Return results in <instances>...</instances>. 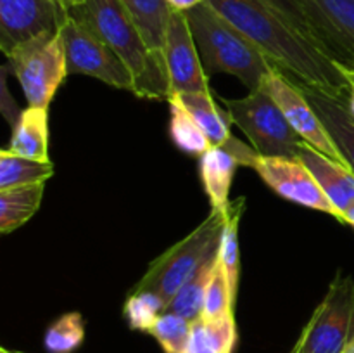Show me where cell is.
Segmentation results:
<instances>
[{
    "instance_id": "cell-1",
    "label": "cell",
    "mask_w": 354,
    "mask_h": 353,
    "mask_svg": "<svg viewBox=\"0 0 354 353\" xmlns=\"http://www.w3.org/2000/svg\"><path fill=\"white\" fill-rule=\"evenodd\" d=\"M214 10L241 30L270 64L289 78L297 89L313 90L348 102L349 85L339 62L299 31L290 28L275 12L258 0H204Z\"/></svg>"
},
{
    "instance_id": "cell-2",
    "label": "cell",
    "mask_w": 354,
    "mask_h": 353,
    "mask_svg": "<svg viewBox=\"0 0 354 353\" xmlns=\"http://www.w3.org/2000/svg\"><path fill=\"white\" fill-rule=\"evenodd\" d=\"M68 14L123 59L135 78V96L169 99L165 59L147 47L123 0H83Z\"/></svg>"
},
{
    "instance_id": "cell-3",
    "label": "cell",
    "mask_w": 354,
    "mask_h": 353,
    "mask_svg": "<svg viewBox=\"0 0 354 353\" xmlns=\"http://www.w3.org/2000/svg\"><path fill=\"white\" fill-rule=\"evenodd\" d=\"M185 14L207 76L228 73L237 76L249 92L263 89L273 66L241 30L207 2L199 3Z\"/></svg>"
},
{
    "instance_id": "cell-4",
    "label": "cell",
    "mask_w": 354,
    "mask_h": 353,
    "mask_svg": "<svg viewBox=\"0 0 354 353\" xmlns=\"http://www.w3.org/2000/svg\"><path fill=\"white\" fill-rule=\"evenodd\" d=\"M225 211L211 210L209 217L199 227L158 256L131 293L158 294L168 310L175 294L185 286L187 280L201 269L203 263L220 251Z\"/></svg>"
},
{
    "instance_id": "cell-5",
    "label": "cell",
    "mask_w": 354,
    "mask_h": 353,
    "mask_svg": "<svg viewBox=\"0 0 354 353\" xmlns=\"http://www.w3.org/2000/svg\"><path fill=\"white\" fill-rule=\"evenodd\" d=\"M235 127L249 138L258 154L296 158L303 138L266 89L249 92L242 99H221Z\"/></svg>"
},
{
    "instance_id": "cell-6",
    "label": "cell",
    "mask_w": 354,
    "mask_h": 353,
    "mask_svg": "<svg viewBox=\"0 0 354 353\" xmlns=\"http://www.w3.org/2000/svg\"><path fill=\"white\" fill-rule=\"evenodd\" d=\"M354 338V279L337 275L290 353H342Z\"/></svg>"
},
{
    "instance_id": "cell-7",
    "label": "cell",
    "mask_w": 354,
    "mask_h": 353,
    "mask_svg": "<svg viewBox=\"0 0 354 353\" xmlns=\"http://www.w3.org/2000/svg\"><path fill=\"white\" fill-rule=\"evenodd\" d=\"M7 59L28 104L48 109L55 92L69 75L61 35L37 38L14 51Z\"/></svg>"
},
{
    "instance_id": "cell-8",
    "label": "cell",
    "mask_w": 354,
    "mask_h": 353,
    "mask_svg": "<svg viewBox=\"0 0 354 353\" xmlns=\"http://www.w3.org/2000/svg\"><path fill=\"white\" fill-rule=\"evenodd\" d=\"M66 52L69 75H86L100 80L114 89L135 93V78L123 59L88 28L68 16L59 28Z\"/></svg>"
},
{
    "instance_id": "cell-9",
    "label": "cell",
    "mask_w": 354,
    "mask_h": 353,
    "mask_svg": "<svg viewBox=\"0 0 354 353\" xmlns=\"http://www.w3.org/2000/svg\"><path fill=\"white\" fill-rule=\"evenodd\" d=\"M244 165L251 166L261 176L263 182L283 199L292 201L299 206L311 208V210L324 211L341 221V213L328 201L306 165L297 158L261 156L252 151Z\"/></svg>"
},
{
    "instance_id": "cell-10",
    "label": "cell",
    "mask_w": 354,
    "mask_h": 353,
    "mask_svg": "<svg viewBox=\"0 0 354 353\" xmlns=\"http://www.w3.org/2000/svg\"><path fill=\"white\" fill-rule=\"evenodd\" d=\"M68 16L57 0H0V48L9 57L37 38L59 33Z\"/></svg>"
},
{
    "instance_id": "cell-11",
    "label": "cell",
    "mask_w": 354,
    "mask_h": 353,
    "mask_svg": "<svg viewBox=\"0 0 354 353\" xmlns=\"http://www.w3.org/2000/svg\"><path fill=\"white\" fill-rule=\"evenodd\" d=\"M263 87H265L266 92L273 97V100L279 104L280 109L283 111L290 127L296 130V134L299 135L308 145H311V147L317 149L318 152L328 156V158H332L334 161L341 163V165L348 166V168L351 170L348 159L344 158L341 149L337 147L334 138L330 137L328 130L325 128L324 121L320 120V116H318L317 111L313 109L310 100L304 97L303 90L297 89L289 78H286V76L275 68H273V71L266 76L265 85Z\"/></svg>"
},
{
    "instance_id": "cell-12",
    "label": "cell",
    "mask_w": 354,
    "mask_h": 353,
    "mask_svg": "<svg viewBox=\"0 0 354 353\" xmlns=\"http://www.w3.org/2000/svg\"><path fill=\"white\" fill-rule=\"evenodd\" d=\"M339 64L354 68V45L313 0H258Z\"/></svg>"
},
{
    "instance_id": "cell-13",
    "label": "cell",
    "mask_w": 354,
    "mask_h": 353,
    "mask_svg": "<svg viewBox=\"0 0 354 353\" xmlns=\"http://www.w3.org/2000/svg\"><path fill=\"white\" fill-rule=\"evenodd\" d=\"M162 55H165L171 96L173 93L211 92L209 76L203 68L199 48L194 40L185 12L171 10L168 28H166Z\"/></svg>"
},
{
    "instance_id": "cell-14",
    "label": "cell",
    "mask_w": 354,
    "mask_h": 353,
    "mask_svg": "<svg viewBox=\"0 0 354 353\" xmlns=\"http://www.w3.org/2000/svg\"><path fill=\"white\" fill-rule=\"evenodd\" d=\"M296 158L306 165L325 196L341 213L342 221V213L354 203V173L348 166L322 154L306 142H303L301 147L297 149Z\"/></svg>"
},
{
    "instance_id": "cell-15",
    "label": "cell",
    "mask_w": 354,
    "mask_h": 353,
    "mask_svg": "<svg viewBox=\"0 0 354 353\" xmlns=\"http://www.w3.org/2000/svg\"><path fill=\"white\" fill-rule=\"evenodd\" d=\"M239 165L241 163L237 156L228 147H211L201 156V180L213 210L225 211L230 204L228 194H230L235 168Z\"/></svg>"
},
{
    "instance_id": "cell-16",
    "label": "cell",
    "mask_w": 354,
    "mask_h": 353,
    "mask_svg": "<svg viewBox=\"0 0 354 353\" xmlns=\"http://www.w3.org/2000/svg\"><path fill=\"white\" fill-rule=\"evenodd\" d=\"M48 109L26 107L10 135L9 151L37 161H50L48 158Z\"/></svg>"
},
{
    "instance_id": "cell-17",
    "label": "cell",
    "mask_w": 354,
    "mask_h": 353,
    "mask_svg": "<svg viewBox=\"0 0 354 353\" xmlns=\"http://www.w3.org/2000/svg\"><path fill=\"white\" fill-rule=\"evenodd\" d=\"M303 93L354 172V116L349 113L348 106L313 90H303Z\"/></svg>"
},
{
    "instance_id": "cell-18",
    "label": "cell",
    "mask_w": 354,
    "mask_h": 353,
    "mask_svg": "<svg viewBox=\"0 0 354 353\" xmlns=\"http://www.w3.org/2000/svg\"><path fill=\"white\" fill-rule=\"evenodd\" d=\"M187 113L194 118L197 125L203 128L206 137L213 144V147H223L232 138L230 135V114L221 111L211 97V92H189L173 93Z\"/></svg>"
},
{
    "instance_id": "cell-19",
    "label": "cell",
    "mask_w": 354,
    "mask_h": 353,
    "mask_svg": "<svg viewBox=\"0 0 354 353\" xmlns=\"http://www.w3.org/2000/svg\"><path fill=\"white\" fill-rule=\"evenodd\" d=\"M237 343L234 314L216 320L199 317L192 322L185 353H232Z\"/></svg>"
},
{
    "instance_id": "cell-20",
    "label": "cell",
    "mask_w": 354,
    "mask_h": 353,
    "mask_svg": "<svg viewBox=\"0 0 354 353\" xmlns=\"http://www.w3.org/2000/svg\"><path fill=\"white\" fill-rule=\"evenodd\" d=\"M44 183L12 187L0 190V232L10 234L26 224L44 199Z\"/></svg>"
},
{
    "instance_id": "cell-21",
    "label": "cell",
    "mask_w": 354,
    "mask_h": 353,
    "mask_svg": "<svg viewBox=\"0 0 354 353\" xmlns=\"http://www.w3.org/2000/svg\"><path fill=\"white\" fill-rule=\"evenodd\" d=\"M123 3L137 23L147 47L156 55L165 59L162 47H165L166 28L171 16L168 3L165 0H123Z\"/></svg>"
},
{
    "instance_id": "cell-22",
    "label": "cell",
    "mask_w": 354,
    "mask_h": 353,
    "mask_svg": "<svg viewBox=\"0 0 354 353\" xmlns=\"http://www.w3.org/2000/svg\"><path fill=\"white\" fill-rule=\"evenodd\" d=\"M54 175L52 161H37L14 154L9 149L0 151V190L12 187L31 185V183H45Z\"/></svg>"
},
{
    "instance_id": "cell-23",
    "label": "cell",
    "mask_w": 354,
    "mask_h": 353,
    "mask_svg": "<svg viewBox=\"0 0 354 353\" xmlns=\"http://www.w3.org/2000/svg\"><path fill=\"white\" fill-rule=\"evenodd\" d=\"M218 253L211 256L206 263H203L201 269L187 280L185 286L175 294V298H173L168 307L169 311H175V314L182 315V317H185L190 322L197 320L201 317V314H203L204 296H206L207 286H209V280L213 277L214 269H216Z\"/></svg>"
},
{
    "instance_id": "cell-24",
    "label": "cell",
    "mask_w": 354,
    "mask_h": 353,
    "mask_svg": "<svg viewBox=\"0 0 354 353\" xmlns=\"http://www.w3.org/2000/svg\"><path fill=\"white\" fill-rule=\"evenodd\" d=\"M244 211V197L228 204L225 211V227L220 242V260L227 272L232 293L237 298L239 277H241V251H239V221Z\"/></svg>"
},
{
    "instance_id": "cell-25",
    "label": "cell",
    "mask_w": 354,
    "mask_h": 353,
    "mask_svg": "<svg viewBox=\"0 0 354 353\" xmlns=\"http://www.w3.org/2000/svg\"><path fill=\"white\" fill-rule=\"evenodd\" d=\"M168 104L169 113H171V118H169V135H171L176 147L192 156H203L204 152L209 151L213 144L206 137L203 128L187 113L185 107L175 97H169Z\"/></svg>"
},
{
    "instance_id": "cell-26",
    "label": "cell",
    "mask_w": 354,
    "mask_h": 353,
    "mask_svg": "<svg viewBox=\"0 0 354 353\" xmlns=\"http://www.w3.org/2000/svg\"><path fill=\"white\" fill-rule=\"evenodd\" d=\"M85 339V322L78 311H68L61 315L44 338L45 350L48 353H73Z\"/></svg>"
},
{
    "instance_id": "cell-27",
    "label": "cell",
    "mask_w": 354,
    "mask_h": 353,
    "mask_svg": "<svg viewBox=\"0 0 354 353\" xmlns=\"http://www.w3.org/2000/svg\"><path fill=\"white\" fill-rule=\"evenodd\" d=\"M192 322L175 311H162L149 329V334L161 345L165 353H185Z\"/></svg>"
},
{
    "instance_id": "cell-28",
    "label": "cell",
    "mask_w": 354,
    "mask_h": 353,
    "mask_svg": "<svg viewBox=\"0 0 354 353\" xmlns=\"http://www.w3.org/2000/svg\"><path fill=\"white\" fill-rule=\"evenodd\" d=\"M234 303L235 296L232 293L227 272H225L223 265H221L220 253H218L216 269H214L209 286H207L206 296H204L201 317L206 318V320H216V318L227 317V315L234 314Z\"/></svg>"
},
{
    "instance_id": "cell-29",
    "label": "cell",
    "mask_w": 354,
    "mask_h": 353,
    "mask_svg": "<svg viewBox=\"0 0 354 353\" xmlns=\"http://www.w3.org/2000/svg\"><path fill=\"white\" fill-rule=\"evenodd\" d=\"M162 311H166L165 301L154 293H131L123 308L128 325L142 332H149Z\"/></svg>"
},
{
    "instance_id": "cell-30",
    "label": "cell",
    "mask_w": 354,
    "mask_h": 353,
    "mask_svg": "<svg viewBox=\"0 0 354 353\" xmlns=\"http://www.w3.org/2000/svg\"><path fill=\"white\" fill-rule=\"evenodd\" d=\"M354 45V0H313Z\"/></svg>"
},
{
    "instance_id": "cell-31",
    "label": "cell",
    "mask_w": 354,
    "mask_h": 353,
    "mask_svg": "<svg viewBox=\"0 0 354 353\" xmlns=\"http://www.w3.org/2000/svg\"><path fill=\"white\" fill-rule=\"evenodd\" d=\"M341 69H342V75H344L346 82H348V85H349L348 102H346V106H348L349 113L354 116V68H348V66L342 64Z\"/></svg>"
},
{
    "instance_id": "cell-32",
    "label": "cell",
    "mask_w": 354,
    "mask_h": 353,
    "mask_svg": "<svg viewBox=\"0 0 354 353\" xmlns=\"http://www.w3.org/2000/svg\"><path fill=\"white\" fill-rule=\"evenodd\" d=\"M166 3L169 6L171 10H180V12H187V10L194 9L199 3H203L204 0H165Z\"/></svg>"
},
{
    "instance_id": "cell-33",
    "label": "cell",
    "mask_w": 354,
    "mask_h": 353,
    "mask_svg": "<svg viewBox=\"0 0 354 353\" xmlns=\"http://www.w3.org/2000/svg\"><path fill=\"white\" fill-rule=\"evenodd\" d=\"M342 224H349L354 227V203L342 213Z\"/></svg>"
},
{
    "instance_id": "cell-34",
    "label": "cell",
    "mask_w": 354,
    "mask_h": 353,
    "mask_svg": "<svg viewBox=\"0 0 354 353\" xmlns=\"http://www.w3.org/2000/svg\"><path fill=\"white\" fill-rule=\"evenodd\" d=\"M59 3H61L62 7H64L66 10H71L73 7H76V6H80V3L83 2V0H57Z\"/></svg>"
},
{
    "instance_id": "cell-35",
    "label": "cell",
    "mask_w": 354,
    "mask_h": 353,
    "mask_svg": "<svg viewBox=\"0 0 354 353\" xmlns=\"http://www.w3.org/2000/svg\"><path fill=\"white\" fill-rule=\"evenodd\" d=\"M342 353H354V338L348 343V346H346V348L342 350Z\"/></svg>"
},
{
    "instance_id": "cell-36",
    "label": "cell",
    "mask_w": 354,
    "mask_h": 353,
    "mask_svg": "<svg viewBox=\"0 0 354 353\" xmlns=\"http://www.w3.org/2000/svg\"><path fill=\"white\" fill-rule=\"evenodd\" d=\"M0 353H23V352H16V350H7V348H2V350H0Z\"/></svg>"
}]
</instances>
